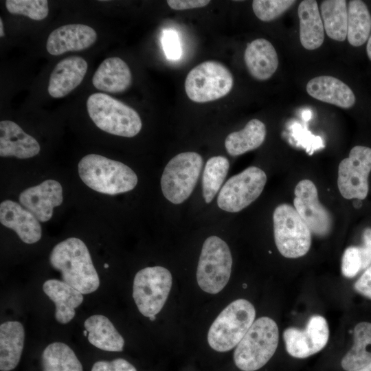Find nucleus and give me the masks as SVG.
I'll list each match as a JSON object with an SVG mask.
<instances>
[{
  "label": "nucleus",
  "mask_w": 371,
  "mask_h": 371,
  "mask_svg": "<svg viewBox=\"0 0 371 371\" xmlns=\"http://www.w3.org/2000/svg\"><path fill=\"white\" fill-rule=\"evenodd\" d=\"M49 262L61 273L63 281L81 293L89 294L98 289V274L82 240L71 237L58 243L51 251Z\"/></svg>",
  "instance_id": "obj_1"
},
{
  "label": "nucleus",
  "mask_w": 371,
  "mask_h": 371,
  "mask_svg": "<svg viewBox=\"0 0 371 371\" xmlns=\"http://www.w3.org/2000/svg\"><path fill=\"white\" fill-rule=\"evenodd\" d=\"M78 173L88 187L109 195L131 191L138 181L137 175L128 166L96 154L85 155L80 159Z\"/></svg>",
  "instance_id": "obj_2"
},
{
  "label": "nucleus",
  "mask_w": 371,
  "mask_h": 371,
  "mask_svg": "<svg viewBox=\"0 0 371 371\" xmlns=\"http://www.w3.org/2000/svg\"><path fill=\"white\" fill-rule=\"evenodd\" d=\"M279 341L278 327L269 317L255 320L234 352L235 365L243 371H255L274 355Z\"/></svg>",
  "instance_id": "obj_3"
},
{
  "label": "nucleus",
  "mask_w": 371,
  "mask_h": 371,
  "mask_svg": "<svg viewBox=\"0 0 371 371\" xmlns=\"http://www.w3.org/2000/svg\"><path fill=\"white\" fill-rule=\"evenodd\" d=\"M88 114L100 129L115 135L133 137L142 129L136 111L122 102L103 93H95L87 100Z\"/></svg>",
  "instance_id": "obj_4"
},
{
  "label": "nucleus",
  "mask_w": 371,
  "mask_h": 371,
  "mask_svg": "<svg viewBox=\"0 0 371 371\" xmlns=\"http://www.w3.org/2000/svg\"><path fill=\"white\" fill-rule=\"evenodd\" d=\"M256 317L254 305L247 300L231 302L210 327L207 342L218 352H227L236 346L253 324Z\"/></svg>",
  "instance_id": "obj_5"
},
{
  "label": "nucleus",
  "mask_w": 371,
  "mask_h": 371,
  "mask_svg": "<svg viewBox=\"0 0 371 371\" xmlns=\"http://www.w3.org/2000/svg\"><path fill=\"white\" fill-rule=\"evenodd\" d=\"M232 256L227 244L216 236L204 242L196 269V280L205 292L216 294L227 284L232 272Z\"/></svg>",
  "instance_id": "obj_6"
},
{
  "label": "nucleus",
  "mask_w": 371,
  "mask_h": 371,
  "mask_svg": "<svg viewBox=\"0 0 371 371\" xmlns=\"http://www.w3.org/2000/svg\"><path fill=\"white\" fill-rule=\"evenodd\" d=\"M275 243L285 258H297L307 254L311 232L294 207L282 203L273 213Z\"/></svg>",
  "instance_id": "obj_7"
},
{
  "label": "nucleus",
  "mask_w": 371,
  "mask_h": 371,
  "mask_svg": "<svg viewBox=\"0 0 371 371\" xmlns=\"http://www.w3.org/2000/svg\"><path fill=\"white\" fill-rule=\"evenodd\" d=\"M203 166L201 156L195 152L181 153L166 164L161 178L164 196L174 204L185 201L192 194Z\"/></svg>",
  "instance_id": "obj_8"
},
{
  "label": "nucleus",
  "mask_w": 371,
  "mask_h": 371,
  "mask_svg": "<svg viewBox=\"0 0 371 371\" xmlns=\"http://www.w3.org/2000/svg\"><path fill=\"white\" fill-rule=\"evenodd\" d=\"M233 84L232 74L224 65L208 60L189 71L185 80V91L193 102L204 103L226 95Z\"/></svg>",
  "instance_id": "obj_9"
},
{
  "label": "nucleus",
  "mask_w": 371,
  "mask_h": 371,
  "mask_svg": "<svg viewBox=\"0 0 371 371\" xmlns=\"http://www.w3.org/2000/svg\"><path fill=\"white\" fill-rule=\"evenodd\" d=\"M172 284L171 273L160 266L146 267L135 276L133 297L139 311L150 317L160 312Z\"/></svg>",
  "instance_id": "obj_10"
},
{
  "label": "nucleus",
  "mask_w": 371,
  "mask_h": 371,
  "mask_svg": "<svg viewBox=\"0 0 371 371\" xmlns=\"http://www.w3.org/2000/svg\"><path fill=\"white\" fill-rule=\"evenodd\" d=\"M267 179L265 172L260 168H247L222 186L217 197L218 206L229 212L241 211L260 195Z\"/></svg>",
  "instance_id": "obj_11"
},
{
  "label": "nucleus",
  "mask_w": 371,
  "mask_h": 371,
  "mask_svg": "<svg viewBox=\"0 0 371 371\" xmlns=\"http://www.w3.org/2000/svg\"><path fill=\"white\" fill-rule=\"evenodd\" d=\"M371 171V148L355 146L348 157L339 164L337 186L346 199L363 200L368 190V176Z\"/></svg>",
  "instance_id": "obj_12"
},
{
  "label": "nucleus",
  "mask_w": 371,
  "mask_h": 371,
  "mask_svg": "<svg viewBox=\"0 0 371 371\" xmlns=\"http://www.w3.org/2000/svg\"><path fill=\"white\" fill-rule=\"evenodd\" d=\"M329 328L326 319L313 315L308 319L304 329L289 327L283 332V339L287 352L295 358L308 357L327 344Z\"/></svg>",
  "instance_id": "obj_13"
},
{
  "label": "nucleus",
  "mask_w": 371,
  "mask_h": 371,
  "mask_svg": "<svg viewBox=\"0 0 371 371\" xmlns=\"http://www.w3.org/2000/svg\"><path fill=\"white\" fill-rule=\"evenodd\" d=\"M294 207L315 235L324 237L331 231L333 219L330 212L321 204L317 190L309 179L297 183L294 190Z\"/></svg>",
  "instance_id": "obj_14"
},
{
  "label": "nucleus",
  "mask_w": 371,
  "mask_h": 371,
  "mask_svg": "<svg viewBox=\"0 0 371 371\" xmlns=\"http://www.w3.org/2000/svg\"><path fill=\"white\" fill-rule=\"evenodd\" d=\"M19 200L39 221L47 222L52 217L54 208L63 201V188L58 181L47 179L24 190L19 194Z\"/></svg>",
  "instance_id": "obj_15"
},
{
  "label": "nucleus",
  "mask_w": 371,
  "mask_h": 371,
  "mask_svg": "<svg viewBox=\"0 0 371 371\" xmlns=\"http://www.w3.org/2000/svg\"><path fill=\"white\" fill-rule=\"evenodd\" d=\"M97 39L94 29L84 24H67L53 30L49 35L47 51L53 56L67 52L82 51L91 47Z\"/></svg>",
  "instance_id": "obj_16"
},
{
  "label": "nucleus",
  "mask_w": 371,
  "mask_h": 371,
  "mask_svg": "<svg viewBox=\"0 0 371 371\" xmlns=\"http://www.w3.org/2000/svg\"><path fill=\"white\" fill-rule=\"evenodd\" d=\"M0 222L14 230L21 240L27 244L38 242L42 236L39 221L21 204L5 200L0 204Z\"/></svg>",
  "instance_id": "obj_17"
},
{
  "label": "nucleus",
  "mask_w": 371,
  "mask_h": 371,
  "mask_svg": "<svg viewBox=\"0 0 371 371\" xmlns=\"http://www.w3.org/2000/svg\"><path fill=\"white\" fill-rule=\"evenodd\" d=\"M87 68V61L78 56H69L59 61L49 77V94L54 98L69 94L82 82Z\"/></svg>",
  "instance_id": "obj_18"
},
{
  "label": "nucleus",
  "mask_w": 371,
  "mask_h": 371,
  "mask_svg": "<svg viewBox=\"0 0 371 371\" xmlns=\"http://www.w3.org/2000/svg\"><path fill=\"white\" fill-rule=\"evenodd\" d=\"M41 147L36 139L27 134L15 122H0V156L31 158L40 152Z\"/></svg>",
  "instance_id": "obj_19"
},
{
  "label": "nucleus",
  "mask_w": 371,
  "mask_h": 371,
  "mask_svg": "<svg viewBox=\"0 0 371 371\" xmlns=\"http://www.w3.org/2000/svg\"><path fill=\"white\" fill-rule=\"evenodd\" d=\"M306 91L313 98L343 109L352 107L356 101L352 89L341 80L330 76H319L310 80Z\"/></svg>",
  "instance_id": "obj_20"
},
{
  "label": "nucleus",
  "mask_w": 371,
  "mask_h": 371,
  "mask_svg": "<svg viewBox=\"0 0 371 371\" xmlns=\"http://www.w3.org/2000/svg\"><path fill=\"white\" fill-rule=\"evenodd\" d=\"M244 60L251 76L258 80L270 78L279 63L273 45L265 38H257L247 44Z\"/></svg>",
  "instance_id": "obj_21"
},
{
  "label": "nucleus",
  "mask_w": 371,
  "mask_h": 371,
  "mask_svg": "<svg viewBox=\"0 0 371 371\" xmlns=\"http://www.w3.org/2000/svg\"><path fill=\"white\" fill-rule=\"evenodd\" d=\"M132 74L128 65L119 57L104 59L96 69L92 84L109 93H121L131 85Z\"/></svg>",
  "instance_id": "obj_22"
},
{
  "label": "nucleus",
  "mask_w": 371,
  "mask_h": 371,
  "mask_svg": "<svg viewBox=\"0 0 371 371\" xmlns=\"http://www.w3.org/2000/svg\"><path fill=\"white\" fill-rule=\"evenodd\" d=\"M43 291L56 306L55 318L60 324L69 322L75 316V309L83 301L80 291L63 281L50 279L43 284Z\"/></svg>",
  "instance_id": "obj_23"
},
{
  "label": "nucleus",
  "mask_w": 371,
  "mask_h": 371,
  "mask_svg": "<svg viewBox=\"0 0 371 371\" xmlns=\"http://www.w3.org/2000/svg\"><path fill=\"white\" fill-rule=\"evenodd\" d=\"M297 14L302 45L308 50L319 48L324 40V27L317 1H301L298 5Z\"/></svg>",
  "instance_id": "obj_24"
},
{
  "label": "nucleus",
  "mask_w": 371,
  "mask_h": 371,
  "mask_svg": "<svg viewBox=\"0 0 371 371\" xmlns=\"http://www.w3.org/2000/svg\"><path fill=\"white\" fill-rule=\"evenodd\" d=\"M25 331L17 321H8L0 326V370L10 371L18 365L23 349Z\"/></svg>",
  "instance_id": "obj_25"
},
{
  "label": "nucleus",
  "mask_w": 371,
  "mask_h": 371,
  "mask_svg": "<svg viewBox=\"0 0 371 371\" xmlns=\"http://www.w3.org/2000/svg\"><path fill=\"white\" fill-rule=\"evenodd\" d=\"M84 326L88 332V340L93 346L104 351L123 350L124 339L108 317L102 315H91L85 321Z\"/></svg>",
  "instance_id": "obj_26"
},
{
  "label": "nucleus",
  "mask_w": 371,
  "mask_h": 371,
  "mask_svg": "<svg viewBox=\"0 0 371 371\" xmlns=\"http://www.w3.org/2000/svg\"><path fill=\"white\" fill-rule=\"evenodd\" d=\"M266 126L258 119L249 120L245 128L229 133L225 140V147L231 156H238L258 148L266 137Z\"/></svg>",
  "instance_id": "obj_27"
},
{
  "label": "nucleus",
  "mask_w": 371,
  "mask_h": 371,
  "mask_svg": "<svg viewBox=\"0 0 371 371\" xmlns=\"http://www.w3.org/2000/svg\"><path fill=\"white\" fill-rule=\"evenodd\" d=\"M353 336L354 344L341 361L346 371H356L371 362V352L366 350V347L371 345V323H358L354 328Z\"/></svg>",
  "instance_id": "obj_28"
},
{
  "label": "nucleus",
  "mask_w": 371,
  "mask_h": 371,
  "mask_svg": "<svg viewBox=\"0 0 371 371\" xmlns=\"http://www.w3.org/2000/svg\"><path fill=\"white\" fill-rule=\"evenodd\" d=\"M324 27L327 36L337 41L347 37L348 8L345 0H326L320 5Z\"/></svg>",
  "instance_id": "obj_29"
},
{
  "label": "nucleus",
  "mask_w": 371,
  "mask_h": 371,
  "mask_svg": "<svg viewBox=\"0 0 371 371\" xmlns=\"http://www.w3.org/2000/svg\"><path fill=\"white\" fill-rule=\"evenodd\" d=\"M371 31V15L366 3L360 0L349 1L347 38L354 47L363 45Z\"/></svg>",
  "instance_id": "obj_30"
},
{
  "label": "nucleus",
  "mask_w": 371,
  "mask_h": 371,
  "mask_svg": "<svg viewBox=\"0 0 371 371\" xmlns=\"http://www.w3.org/2000/svg\"><path fill=\"white\" fill-rule=\"evenodd\" d=\"M43 371H83L73 350L62 342L49 344L41 356Z\"/></svg>",
  "instance_id": "obj_31"
},
{
  "label": "nucleus",
  "mask_w": 371,
  "mask_h": 371,
  "mask_svg": "<svg viewBox=\"0 0 371 371\" xmlns=\"http://www.w3.org/2000/svg\"><path fill=\"white\" fill-rule=\"evenodd\" d=\"M229 168V160L223 156L212 157L207 161L202 177L203 196L205 203H210L220 190Z\"/></svg>",
  "instance_id": "obj_32"
},
{
  "label": "nucleus",
  "mask_w": 371,
  "mask_h": 371,
  "mask_svg": "<svg viewBox=\"0 0 371 371\" xmlns=\"http://www.w3.org/2000/svg\"><path fill=\"white\" fill-rule=\"evenodd\" d=\"M5 6L9 12L26 16L41 21L48 15V2L46 0H7Z\"/></svg>",
  "instance_id": "obj_33"
},
{
  "label": "nucleus",
  "mask_w": 371,
  "mask_h": 371,
  "mask_svg": "<svg viewBox=\"0 0 371 371\" xmlns=\"http://www.w3.org/2000/svg\"><path fill=\"white\" fill-rule=\"evenodd\" d=\"M295 3L292 0H254L252 9L260 21L268 22L279 17Z\"/></svg>",
  "instance_id": "obj_34"
},
{
  "label": "nucleus",
  "mask_w": 371,
  "mask_h": 371,
  "mask_svg": "<svg viewBox=\"0 0 371 371\" xmlns=\"http://www.w3.org/2000/svg\"><path fill=\"white\" fill-rule=\"evenodd\" d=\"M362 269L361 257L359 247L346 248L341 258V273L344 276L351 278Z\"/></svg>",
  "instance_id": "obj_35"
},
{
  "label": "nucleus",
  "mask_w": 371,
  "mask_h": 371,
  "mask_svg": "<svg viewBox=\"0 0 371 371\" xmlns=\"http://www.w3.org/2000/svg\"><path fill=\"white\" fill-rule=\"evenodd\" d=\"M161 44L166 57L170 60L179 59L181 56V47L178 34L173 30L162 32Z\"/></svg>",
  "instance_id": "obj_36"
},
{
  "label": "nucleus",
  "mask_w": 371,
  "mask_h": 371,
  "mask_svg": "<svg viewBox=\"0 0 371 371\" xmlns=\"http://www.w3.org/2000/svg\"><path fill=\"white\" fill-rule=\"evenodd\" d=\"M91 371H137L128 361L118 358L111 361H98L95 362Z\"/></svg>",
  "instance_id": "obj_37"
},
{
  "label": "nucleus",
  "mask_w": 371,
  "mask_h": 371,
  "mask_svg": "<svg viewBox=\"0 0 371 371\" xmlns=\"http://www.w3.org/2000/svg\"><path fill=\"white\" fill-rule=\"evenodd\" d=\"M363 243L359 247L361 262L362 269L368 268L371 265V227H367L363 232Z\"/></svg>",
  "instance_id": "obj_38"
},
{
  "label": "nucleus",
  "mask_w": 371,
  "mask_h": 371,
  "mask_svg": "<svg viewBox=\"0 0 371 371\" xmlns=\"http://www.w3.org/2000/svg\"><path fill=\"white\" fill-rule=\"evenodd\" d=\"M354 288L357 292L371 300V266L356 281Z\"/></svg>",
  "instance_id": "obj_39"
},
{
  "label": "nucleus",
  "mask_w": 371,
  "mask_h": 371,
  "mask_svg": "<svg viewBox=\"0 0 371 371\" xmlns=\"http://www.w3.org/2000/svg\"><path fill=\"white\" fill-rule=\"evenodd\" d=\"M210 1L207 0H168L169 7L175 10H184L205 7Z\"/></svg>",
  "instance_id": "obj_40"
},
{
  "label": "nucleus",
  "mask_w": 371,
  "mask_h": 371,
  "mask_svg": "<svg viewBox=\"0 0 371 371\" xmlns=\"http://www.w3.org/2000/svg\"><path fill=\"white\" fill-rule=\"evenodd\" d=\"M366 52L368 58L371 60V36L369 37L366 46Z\"/></svg>",
  "instance_id": "obj_41"
},
{
  "label": "nucleus",
  "mask_w": 371,
  "mask_h": 371,
  "mask_svg": "<svg viewBox=\"0 0 371 371\" xmlns=\"http://www.w3.org/2000/svg\"><path fill=\"white\" fill-rule=\"evenodd\" d=\"M356 371H371V362L363 368Z\"/></svg>",
  "instance_id": "obj_42"
},
{
  "label": "nucleus",
  "mask_w": 371,
  "mask_h": 371,
  "mask_svg": "<svg viewBox=\"0 0 371 371\" xmlns=\"http://www.w3.org/2000/svg\"><path fill=\"white\" fill-rule=\"evenodd\" d=\"M1 18L0 19V36H4L3 25Z\"/></svg>",
  "instance_id": "obj_43"
},
{
  "label": "nucleus",
  "mask_w": 371,
  "mask_h": 371,
  "mask_svg": "<svg viewBox=\"0 0 371 371\" xmlns=\"http://www.w3.org/2000/svg\"><path fill=\"white\" fill-rule=\"evenodd\" d=\"M149 319H150V321L155 320V315H153V316L150 317Z\"/></svg>",
  "instance_id": "obj_44"
},
{
  "label": "nucleus",
  "mask_w": 371,
  "mask_h": 371,
  "mask_svg": "<svg viewBox=\"0 0 371 371\" xmlns=\"http://www.w3.org/2000/svg\"><path fill=\"white\" fill-rule=\"evenodd\" d=\"M83 335H84V336H87V335H88V332H87V330H85L83 331Z\"/></svg>",
  "instance_id": "obj_45"
},
{
  "label": "nucleus",
  "mask_w": 371,
  "mask_h": 371,
  "mask_svg": "<svg viewBox=\"0 0 371 371\" xmlns=\"http://www.w3.org/2000/svg\"><path fill=\"white\" fill-rule=\"evenodd\" d=\"M104 267L105 269L108 268V267H109V265L104 264Z\"/></svg>",
  "instance_id": "obj_46"
}]
</instances>
